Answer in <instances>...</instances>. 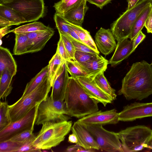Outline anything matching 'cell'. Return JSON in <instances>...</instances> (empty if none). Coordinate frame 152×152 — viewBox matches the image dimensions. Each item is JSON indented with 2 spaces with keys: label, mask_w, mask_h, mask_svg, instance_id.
I'll return each instance as SVG.
<instances>
[{
  "label": "cell",
  "mask_w": 152,
  "mask_h": 152,
  "mask_svg": "<svg viewBox=\"0 0 152 152\" xmlns=\"http://www.w3.org/2000/svg\"><path fill=\"white\" fill-rule=\"evenodd\" d=\"M128 100L141 101L152 94V64L146 61L134 63L122 81L118 92Z\"/></svg>",
  "instance_id": "1"
},
{
  "label": "cell",
  "mask_w": 152,
  "mask_h": 152,
  "mask_svg": "<svg viewBox=\"0 0 152 152\" xmlns=\"http://www.w3.org/2000/svg\"><path fill=\"white\" fill-rule=\"evenodd\" d=\"M64 101L69 116L81 118L99 110L96 100L86 92L77 78L69 77Z\"/></svg>",
  "instance_id": "2"
},
{
  "label": "cell",
  "mask_w": 152,
  "mask_h": 152,
  "mask_svg": "<svg viewBox=\"0 0 152 152\" xmlns=\"http://www.w3.org/2000/svg\"><path fill=\"white\" fill-rule=\"evenodd\" d=\"M72 121L49 122L42 124L41 129L33 142L35 147L40 150H49L58 145L64 140L71 130Z\"/></svg>",
  "instance_id": "3"
},
{
  "label": "cell",
  "mask_w": 152,
  "mask_h": 152,
  "mask_svg": "<svg viewBox=\"0 0 152 152\" xmlns=\"http://www.w3.org/2000/svg\"><path fill=\"white\" fill-rule=\"evenodd\" d=\"M51 87L48 77L30 93L9 105L8 113L11 122L21 118L38 105L46 98Z\"/></svg>",
  "instance_id": "4"
},
{
  "label": "cell",
  "mask_w": 152,
  "mask_h": 152,
  "mask_svg": "<svg viewBox=\"0 0 152 152\" xmlns=\"http://www.w3.org/2000/svg\"><path fill=\"white\" fill-rule=\"evenodd\" d=\"M123 152H133L149 148L152 142V130L144 125L129 127L117 133Z\"/></svg>",
  "instance_id": "5"
},
{
  "label": "cell",
  "mask_w": 152,
  "mask_h": 152,
  "mask_svg": "<svg viewBox=\"0 0 152 152\" xmlns=\"http://www.w3.org/2000/svg\"><path fill=\"white\" fill-rule=\"evenodd\" d=\"M64 101L55 100L48 95L38 105L35 124L67 121L70 118Z\"/></svg>",
  "instance_id": "6"
},
{
  "label": "cell",
  "mask_w": 152,
  "mask_h": 152,
  "mask_svg": "<svg viewBox=\"0 0 152 152\" xmlns=\"http://www.w3.org/2000/svg\"><path fill=\"white\" fill-rule=\"evenodd\" d=\"M151 4H152V0H140L135 6L127 10L112 23L110 29L115 40L118 41L124 38H129L136 20Z\"/></svg>",
  "instance_id": "7"
},
{
  "label": "cell",
  "mask_w": 152,
  "mask_h": 152,
  "mask_svg": "<svg viewBox=\"0 0 152 152\" xmlns=\"http://www.w3.org/2000/svg\"><path fill=\"white\" fill-rule=\"evenodd\" d=\"M0 4L17 11L27 22L36 21L45 15L43 0H9Z\"/></svg>",
  "instance_id": "8"
},
{
  "label": "cell",
  "mask_w": 152,
  "mask_h": 152,
  "mask_svg": "<svg viewBox=\"0 0 152 152\" xmlns=\"http://www.w3.org/2000/svg\"><path fill=\"white\" fill-rule=\"evenodd\" d=\"M84 125L102 151L123 152L121 142L117 133L105 129L102 125Z\"/></svg>",
  "instance_id": "9"
},
{
  "label": "cell",
  "mask_w": 152,
  "mask_h": 152,
  "mask_svg": "<svg viewBox=\"0 0 152 152\" xmlns=\"http://www.w3.org/2000/svg\"><path fill=\"white\" fill-rule=\"evenodd\" d=\"M38 105L33 108L24 116L16 121L12 122L0 131V142L9 140L15 135L25 130L34 129Z\"/></svg>",
  "instance_id": "10"
},
{
  "label": "cell",
  "mask_w": 152,
  "mask_h": 152,
  "mask_svg": "<svg viewBox=\"0 0 152 152\" xmlns=\"http://www.w3.org/2000/svg\"><path fill=\"white\" fill-rule=\"evenodd\" d=\"M149 117H152V102H134L124 107L123 110L119 113L118 120L130 121Z\"/></svg>",
  "instance_id": "11"
},
{
  "label": "cell",
  "mask_w": 152,
  "mask_h": 152,
  "mask_svg": "<svg viewBox=\"0 0 152 152\" xmlns=\"http://www.w3.org/2000/svg\"><path fill=\"white\" fill-rule=\"evenodd\" d=\"M118 115L119 113L115 109L104 111L98 110L80 118L77 121L85 125L115 124L119 121Z\"/></svg>",
  "instance_id": "12"
},
{
  "label": "cell",
  "mask_w": 152,
  "mask_h": 152,
  "mask_svg": "<svg viewBox=\"0 0 152 152\" xmlns=\"http://www.w3.org/2000/svg\"><path fill=\"white\" fill-rule=\"evenodd\" d=\"M87 94L99 103L105 107L113 101L109 95L102 90L96 83L94 78L88 77H80L77 78Z\"/></svg>",
  "instance_id": "13"
},
{
  "label": "cell",
  "mask_w": 152,
  "mask_h": 152,
  "mask_svg": "<svg viewBox=\"0 0 152 152\" xmlns=\"http://www.w3.org/2000/svg\"><path fill=\"white\" fill-rule=\"evenodd\" d=\"M71 130L76 136L77 143L80 146L87 150H100L92 135L84 124L77 121L74 123Z\"/></svg>",
  "instance_id": "14"
},
{
  "label": "cell",
  "mask_w": 152,
  "mask_h": 152,
  "mask_svg": "<svg viewBox=\"0 0 152 152\" xmlns=\"http://www.w3.org/2000/svg\"><path fill=\"white\" fill-rule=\"evenodd\" d=\"M95 39L97 48L105 56L112 52L115 48V39L110 29L101 27L96 34Z\"/></svg>",
  "instance_id": "15"
},
{
  "label": "cell",
  "mask_w": 152,
  "mask_h": 152,
  "mask_svg": "<svg viewBox=\"0 0 152 152\" xmlns=\"http://www.w3.org/2000/svg\"><path fill=\"white\" fill-rule=\"evenodd\" d=\"M54 33V29L51 28L46 30L26 33L28 37L30 45L28 53L41 50Z\"/></svg>",
  "instance_id": "16"
},
{
  "label": "cell",
  "mask_w": 152,
  "mask_h": 152,
  "mask_svg": "<svg viewBox=\"0 0 152 152\" xmlns=\"http://www.w3.org/2000/svg\"><path fill=\"white\" fill-rule=\"evenodd\" d=\"M69 77L65 63L63 65L52 86L50 96L55 100L64 101Z\"/></svg>",
  "instance_id": "17"
},
{
  "label": "cell",
  "mask_w": 152,
  "mask_h": 152,
  "mask_svg": "<svg viewBox=\"0 0 152 152\" xmlns=\"http://www.w3.org/2000/svg\"><path fill=\"white\" fill-rule=\"evenodd\" d=\"M117 42L115 52L109 61L112 66L119 64L133 53V39L125 38Z\"/></svg>",
  "instance_id": "18"
},
{
  "label": "cell",
  "mask_w": 152,
  "mask_h": 152,
  "mask_svg": "<svg viewBox=\"0 0 152 152\" xmlns=\"http://www.w3.org/2000/svg\"><path fill=\"white\" fill-rule=\"evenodd\" d=\"M77 62L88 76L93 78L100 73L104 72L109 64V61L102 56L87 62Z\"/></svg>",
  "instance_id": "19"
},
{
  "label": "cell",
  "mask_w": 152,
  "mask_h": 152,
  "mask_svg": "<svg viewBox=\"0 0 152 152\" xmlns=\"http://www.w3.org/2000/svg\"><path fill=\"white\" fill-rule=\"evenodd\" d=\"M87 0H83L77 6L69 10L63 15L70 23L82 26L86 12L88 9Z\"/></svg>",
  "instance_id": "20"
},
{
  "label": "cell",
  "mask_w": 152,
  "mask_h": 152,
  "mask_svg": "<svg viewBox=\"0 0 152 152\" xmlns=\"http://www.w3.org/2000/svg\"><path fill=\"white\" fill-rule=\"evenodd\" d=\"M5 69L13 77L17 72V65L12 55L7 48L0 47V76Z\"/></svg>",
  "instance_id": "21"
},
{
  "label": "cell",
  "mask_w": 152,
  "mask_h": 152,
  "mask_svg": "<svg viewBox=\"0 0 152 152\" xmlns=\"http://www.w3.org/2000/svg\"><path fill=\"white\" fill-rule=\"evenodd\" d=\"M65 61L56 52L49 62L48 78L52 86Z\"/></svg>",
  "instance_id": "22"
},
{
  "label": "cell",
  "mask_w": 152,
  "mask_h": 152,
  "mask_svg": "<svg viewBox=\"0 0 152 152\" xmlns=\"http://www.w3.org/2000/svg\"><path fill=\"white\" fill-rule=\"evenodd\" d=\"M13 77L7 69L4 70L0 76V98L2 100L6 99L12 91Z\"/></svg>",
  "instance_id": "23"
},
{
  "label": "cell",
  "mask_w": 152,
  "mask_h": 152,
  "mask_svg": "<svg viewBox=\"0 0 152 152\" xmlns=\"http://www.w3.org/2000/svg\"><path fill=\"white\" fill-rule=\"evenodd\" d=\"M48 77V65L42 68L27 84L23 94V97L36 88Z\"/></svg>",
  "instance_id": "24"
},
{
  "label": "cell",
  "mask_w": 152,
  "mask_h": 152,
  "mask_svg": "<svg viewBox=\"0 0 152 152\" xmlns=\"http://www.w3.org/2000/svg\"><path fill=\"white\" fill-rule=\"evenodd\" d=\"M0 16L16 23L17 25L27 22L17 11L1 4H0Z\"/></svg>",
  "instance_id": "25"
},
{
  "label": "cell",
  "mask_w": 152,
  "mask_h": 152,
  "mask_svg": "<svg viewBox=\"0 0 152 152\" xmlns=\"http://www.w3.org/2000/svg\"><path fill=\"white\" fill-rule=\"evenodd\" d=\"M15 34V43L13 49V54L20 55L28 53L30 45L26 34Z\"/></svg>",
  "instance_id": "26"
},
{
  "label": "cell",
  "mask_w": 152,
  "mask_h": 152,
  "mask_svg": "<svg viewBox=\"0 0 152 152\" xmlns=\"http://www.w3.org/2000/svg\"><path fill=\"white\" fill-rule=\"evenodd\" d=\"M152 7V4H151L143 10L136 20L132 27L131 34L129 38L130 40L133 39L145 26L146 21Z\"/></svg>",
  "instance_id": "27"
},
{
  "label": "cell",
  "mask_w": 152,
  "mask_h": 152,
  "mask_svg": "<svg viewBox=\"0 0 152 152\" xmlns=\"http://www.w3.org/2000/svg\"><path fill=\"white\" fill-rule=\"evenodd\" d=\"M69 25L77 33L82 42L93 49L99 55V52L89 32L83 28L82 26L74 25L70 23Z\"/></svg>",
  "instance_id": "28"
},
{
  "label": "cell",
  "mask_w": 152,
  "mask_h": 152,
  "mask_svg": "<svg viewBox=\"0 0 152 152\" xmlns=\"http://www.w3.org/2000/svg\"><path fill=\"white\" fill-rule=\"evenodd\" d=\"M51 28V27L46 26L41 22L35 21L20 26L10 30V32H13L15 34H23L46 30Z\"/></svg>",
  "instance_id": "29"
},
{
  "label": "cell",
  "mask_w": 152,
  "mask_h": 152,
  "mask_svg": "<svg viewBox=\"0 0 152 152\" xmlns=\"http://www.w3.org/2000/svg\"><path fill=\"white\" fill-rule=\"evenodd\" d=\"M99 87L104 92L111 97L113 100H115L117 95L115 90L112 88L104 75V72L100 73L94 78Z\"/></svg>",
  "instance_id": "30"
},
{
  "label": "cell",
  "mask_w": 152,
  "mask_h": 152,
  "mask_svg": "<svg viewBox=\"0 0 152 152\" xmlns=\"http://www.w3.org/2000/svg\"><path fill=\"white\" fill-rule=\"evenodd\" d=\"M53 18L59 35H63L66 37L70 36L71 28L69 25V23L62 15L56 12L55 13Z\"/></svg>",
  "instance_id": "31"
},
{
  "label": "cell",
  "mask_w": 152,
  "mask_h": 152,
  "mask_svg": "<svg viewBox=\"0 0 152 152\" xmlns=\"http://www.w3.org/2000/svg\"><path fill=\"white\" fill-rule=\"evenodd\" d=\"M65 63L66 69L71 77L77 78L89 77L76 61L72 60H66Z\"/></svg>",
  "instance_id": "32"
},
{
  "label": "cell",
  "mask_w": 152,
  "mask_h": 152,
  "mask_svg": "<svg viewBox=\"0 0 152 152\" xmlns=\"http://www.w3.org/2000/svg\"><path fill=\"white\" fill-rule=\"evenodd\" d=\"M7 102H0V131L9 125L11 121L8 113Z\"/></svg>",
  "instance_id": "33"
},
{
  "label": "cell",
  "mask_w": 152,
  "mask_h": 152,
  "mask_svg": "<svg viewBox=\"0 0 152 152\" xmlns=\"http://www.w3.org/2000/svg\"><path fill=\"white\" fill-rule=\"evenodd\" d=\"M83 0H69L66 3L60 4H54L53 7L56 13L63 15L69 10L80 4Z\"/></svg>",
  "instance_id": "34"
},
{
  "label": "cell",
  "mask_w": 152,
  "mask_h": 152,
  "mask_svg": "<svg viewBox=\"0 0 152 152\" xmlns=\"http://www.w3.org/2000/svg\"><path fill=\"white\" fill-rule=\"evenodd\" d=\"M99 55L76 50L74 55V61L79 63H85L92 61L98 58Z\"/></svg>",
  "instance_id": "35"
},
{
  "label": "cell",
  "mask_w": 152,
  "mask_h": 152,
  "mask_svg": "<svg viewBox=\"0 0 152 152\" xmlns=\"http://www.w3.org/2000/svg\"><path fill=\"white\" fill-rule=\"evenodd\" d=\"M22 144L10 139L0 142V152H17Z\"/></svg>",
  "instance_id": "36"
},
{
  "label": "cell",
  "mask_w": 152,
  "mask_h": 152,
  "mask_svg": "<svg viewBox=\"0 0 152 152\" xmlns=\"http://www.w3.org/2000/svg\"><path fill=\"white\" fill-rule=\"evenodd\" d=\"M33 130L34 129H31L25 130L15 135L9 139L23 144L28 139L35 136L33 133Z\"/></svg>",
  "instance_id": "37"
},
{
  "label": "cell",
  "mask_w": 152,
  "mask_h": 152,
  "mask_svg": "<svg viewBox=\"0 0 152 152\" xmlns=\"http://www.w3.org/2000/svg\"><path fill=\"white\" fill-rule=\"evenodd\" d=\"M34 136L23 143L17 152H41V150L36 148L33 145V142L35 138Z\"/></svg>",
  "instance_id": "38"
},
{
  "label": "cell",
  "mask_w": 152,
  "mask_h": 152,
  "mask_svg": "<svg viewBox=\"0 0 152 152\" xmlns=\"http://www.w3.org/2000/svg\"><path fill=\"white\" fill-rule=\"evenodd\" d=\"M59 35L60 37L63 41L70 60L74 61V55L75 50L73 45L68 37L63 35Z\"/></svg>",
  "instance_id": "39"
},
{
  "label": "cell",
  "mask_w": 152,
  "mask_h": 152,
  "mask_svg": "<svg viewBox=\"0 0 152 152\" xmlns=\"http://www.w3.org/2000/svg\"><path fill=\"white\" fill-rule=\"evenodd\" d=\"M67 37L71 41L75 48V51L77 50L98 54L95 51L84 43L74 39L70 36Z\"/></svg>",
  "instance_id": "40"
},
{
  "label": "cell",
  "mask_w": 152,
  "mask_h": 152,
  "mask_svg": "<svg viewBox=\"0 0 152 152\" xmlns=\"http://www.w3.org/2000/svg\"><path fill=\"white\" fill-rule=\"evenodd\" d=\"M64 60H70L61 38L60 37L57 44L56 52Z\"/></svg>",
  "instance_id": "41"
},
{
  "label": "cell",
  "mask_w": 152,
  "mask_h": 152,
  "mask_svg": "<svg viewBox=\"0 0 152 152\" xmlns=\"http://www.w3.org/2000/svg\"><path fill=\"white\" fill-rule=\"evenodd\" d=\"M146 35L142 31H140L133 39V52L134 51L138 45L145 39Z\"/></svg>",
  "instance_id": "42"
},
{
  "label": "cell",
  "mask_w": 152,
  "mask_h": 152,
  "mask_svg": "<svg viewBox=\"0 0 152 152\" xmlns=\"http://www.w3.org/2000/svg\"><path fill=\"white\" fill-rule=\"evenodd\" d=\"M89 3L93 4L100 9H102L105 5L110 3L112 0H86Z\"/></svg>",
  "instance_id": "43"
},
{
  "label": "cell",
  "mask_w": 152,
  "mask_h": 152,
  "mask_svg": "<svg viewBox=\"0 0 152 152\" xmlns=\"http://www.w3.org/2000/svg\"><path fill=\"white\" fill-rule=\"evenodd\" d=\"M145 26L147 33H152V7L146 21Z\"/></svg>",
  "instance_id": "44"
},
{
  "label": "cell",
  "mask_w": 152,
  "mask_h": 152,
  "mask_svg": "<svg viewBox=\"0 0 152 152\" xmlns=\"http://www.w3.org/2000/svg\"><path fill=\"white\" fill-rule=\"evenodd\" d=\"M14 25H17L16 23L0 16V28Z\"/></svg>",
  "instance_id": "45"
},
{
  "label": "cell",
  "mask_w": 152,
  "mask_h": 152,
  "mask_svg": "<svg viewBox=\"0 0 152 152\" xmlns=\"http://www.w3.org/2000/svg\"><path fill=\"white\" fill-rule=\"evenodd\" d=\"M81 147V146L77 143L75 145L68 146L66 149V151L68 152H78Z\"/></svg>",
  "instance_id": "46"
},
{
  "label": "cell",
  "mask_w": 152,
  "mask_h": 152,
  "mask_svg": "<svg viewBox=\"0 0 152 152\" xmlns=\"http://www.w3.org/2000/svg\"><path fill=\"white\" fill-rule=\"evenodd\" d=\"M11 28V26H9L0 29V39H1L5 35L10 33V29Z\"/></svg>",
  "instance_id": "47"
},
{
  "label": "cell",
  "mask_w": 152,
  "mask_h": 152,
  "mask_svg": "<svg viewBox=\"0 0 152 152\" xmlns=\"http://www.w3.org/2000/svg\"><path fill=\"white\" fill-rule=\"evenodd\" d=\"M70 27V31L69 33V36L72 38L74 39L79 41L80 42H82L81 40L80 39L78 35L77 34V33L69 25ZM83 43V42H82Z\"/></svg>",
  "instance_id": "48"
},
{
  "label": "cell",
  "mask_w": 152,
  "mask_h": 152,
  "mask_svg": "<svg viewBox=\"0 0 152 152\" xmlns=\"http://www.w3.org/2000/svg\"><path fill=\"white\" fill-rule=\"evenodd\" d=\"M128 3L127 10H129L135 6L140 0H126Z\"/></svg>",
  "instance_id": "49"
},
{
  "label": "cell",
  "mask_w": 152,
  "mask_h": 152,
  "mask_svg": "<svg viewBox=\"0 0 152 152\" xmlns=\"http://www.w3.org/2000/svg\"><path fill=\"white\" fill-rule=\"evenodd\" d=\"M68 141L71 143H77V140L76 135L73 133L69 135Z\"/></svg>",
  "instance_id": "50"
},
{
  "label": "cell",
  "mask_w": 152,
  "mask_h": 152,
  "mask_svg": "<svg viewBox=\"0 0 152 152\" xmlns=\"http://www.w3.org/2000/svg\"><path fill=\"white\" fill-rule=\"evenodd\" d=\"M69 0H60L59 1L54 4L56 5H60L66 3Z\"/></svg>",
  "instance_id": "51"
},
{
  "label": "cell",
  "mask_w": 152,
  "mask_h": 152,
  "mask_svg": "<svg viewBox=\"0 0 152 152\" xmlns=\"http://www.w3.org/2000/svg\"><path fill=\"white\" fill-rule=\"evenodd\" d=\"M149 148L150 149H152V142L151 143V145L150 146Z\"/></svg>",
  "instance_id": "52"
},
{
  "label": "cell",
  "mask_w": 152,
  "mask_h": 152,
  "mask_svg": "<svg viewBox=\"0 0 152 152\" xmlns=\"http://www.w3.org/2000/svg\"><path fill=\"white\" fill-rule=\"evenodd\" d=\"M9 0H0V2L7 1Z\"/></svg>",
  "instance_id": "53"
},
{
  "label": "cell",
  "mask_w": 152,
  "mask_h": 152,
  "mask_svg": "<svg viewBox=\"0 0 152 152\" xmlns=\"http://www.w3.org/2000/svg\"><path fill=\"white\" fill-rule=\"evenodd\" d=\"M151 64H152V62H151Z\"/></svg>",
  "instance_id": "54"
},
{
  "label": "cell",
  "mask_w": 152,
  "mask_h": 152,
  "mask_svg": "<svg viewBox=\"0 0 152 152\" xmlns=\"http://www.w3.org/2000/svg\"></svg>",
  "instance_id": "55"
}]
</instances>
